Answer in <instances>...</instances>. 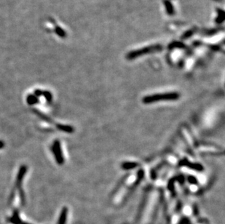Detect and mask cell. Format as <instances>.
I'll list each match as a JSON object with an SVG mask.
<instances>
[{
    "label": "cell",
    "mask_w": 225,
    "mask_h": 224,
    "mask_svg": "<svg viewBox=\"0 0 225 224\" xmlns=\"http://www.w3.org/2000/svg\"><path fill=\"white\" fill-rule=\"evenodd\" d=\"M66 215H67V209L64 208L61 211V214L58 221V224H65L66 221Z\"/></svg>",
    "instance_id": "cell-4"
},
{
    "label": "cell",
    "mask_w": 225,
    "mask_h": 224,
    "mask_svg": "<svg viewBox=\"0 0 225 224\" xmlns=\"http://www.w3.org/2000/svg\"><path fill=\"white\" fill-rule=\"evenodd\" d=\"M179 93H176V92L159 93V94L148 95V96L144 97L142 99V102L145 104H149V103L160 101H175V100L179 99Z\"/></svg>",
    "instance_id": "cell-1"
},
{
    "label": "cell",
    "mask_w": 225,
    "mask_h": 224,
    "mask_svg": "<svg viewBox=\"0 0 225 224\" xmlns=\"http://www.w3.org/2000/svg\"><path fill=\"white\" fill-rule=\"evenodd\" d=\"M182 164H184V165H185L186 167H189V168H192V169H194V170H203V168H202V165H200V164H192V163H190L188 162V161H183V162H181Z\"/></svg>",
    "instance_id": "cell-2"
},
{
    "label": "cell",
    "mask_w": 225,
    "mask_h": 224,
    "mask_svg": "<svg viewBox=\"0 0 225 224\" xmlns=\"http://www.w3.org/2000/svg\"><path fill=\"white\" fill-rule=\"evenodd\" d=\"M137 166H138V163L132 162H124L123 164H122V168L124 169V170H131V169L136 168Z\"/></svg>",
    "instance_id": "cell-3"
}]
</instances>
